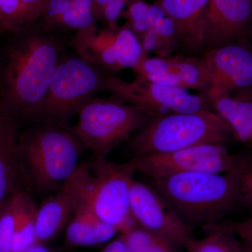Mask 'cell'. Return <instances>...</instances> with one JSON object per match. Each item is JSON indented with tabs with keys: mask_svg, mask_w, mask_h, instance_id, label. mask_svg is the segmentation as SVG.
<instances>
[{
	"mask_svg": "<svg viewBox=\"0 0 252 252\" xmlns=\"http://www.w3.org/2000/svg\"><path fill=\"white\" fill-rule=\"evenodd\" d=\"M9 33L0 50V109L14 120L31 119L65 55L67 37L36 23Z\"/></svg>",
	"mask_w": 252,
	"mask_h": 252,
	"instance_id": "cell-1",
	"label": "cell"
},
{
	"mask_svg": "<svg viewBox=\"0 0 252 252\" xmlns=\"http://www.w3.org/2000/svg\"><path fill=\"white\" fill-rule=\"evenodd\" d=\"M180 172L149 178L189 226L217 223L241 203L240 175Z\"/></svg>",
	"mask_w": 252,
	"mask_h": 252,
	"instance_id": "cell-2",
	"label": "cell"
},
{
	"mask_svg": "<svg viewBox=\"0 0 252 252\" xmlns=\"http://www.w3.org/2000/svg\"><path fill=\"white\" fill-rule=\"evenodd\" d=\"M83 144L67 126L39 123L18 138L29 180L41 190H57L79 165Z\"/></svg>",
	"mask_w": 252,
	"mask_h": 252,
	"instance_id": "cell-3",
	"label": "cell"
},
{
	"mask_svg": "<svg viewBox=\"0 0 252 252\" xmlns=\"http://www.w3.org/2000/svg\"><path fill=\"white\" fill-rule=\"evenodd\" d=\"M233 137L215 112L154 115L132 136L129 147L134 157L169 154L204 144H226Z\"/></svg>",
	"mask_w": 252,
	"mask_h": 252,
	"instance_id": "cell-4",
	"label": "cell"
},
{
	"mask_svg": "<svg viewBox=\"0 0 252 252\" xmlns=\"http://www.w3.org/2000/svg\"><path fill=\"white\" fill-rule=\"evenodd\" d=\"M75 126L69 127L95 158H106L123 142H128L154 112L112 96L92 97L81 106Z\"/></svg>",
	"mask_w": 252,
	"mask_h": 252,
	"instance_id": "cell-5",
	"label": "cell"
},
{
	"mask_svg": "<svg viewBox=\"0 0 252 252\" xmlns=\"http://www.w3.org/2000/svg\"><path fill=\"white\" fill-rule=\"evenodd\" d=\"M109 72L78 55H64L31 119L67 126L69 118L77 114L83 104L104 90Z\"/></svg>",
	"mask_w": 252,
	"mask_h": 252,
	"instance_id": "cell-6",
	"label": "cell"
},
{
	"mask_svg": "<svg viewBox=\"0 0 252 252\" xmlns=\"http://www.w3.org/2000/svg\"><path fill=\"white\" fill-rule=\"evenodd\" d=\"M137 171L149 178L180 172L243 174L252 167V154H231L225 144H204L169 154L133 157Z\"/></svg>",
	"mask_w": 252,
	"mask_h": 252,
	"instance_id": "cell-7",
	"label": "cell"
},
{
	"mask_svg": "<svg viewBox=\"0 0 252 252\" xmlns=\"http://www.w3.org/2000/svg\"><path fill=\"white\" fill-rule=\"evenodd\" d=\"M137 171L134 160L117 163L95 158L91 166L88 201L94 213L125 233L137 225L130 213V190Z\"/></svg>",
	"mask_w": 252,
	"mask_h": 252,
	"instance_id": "cell-8",
	"label": "cell"
},
{
	"mask_svg": "<svg viewBox=\"0 0 252 252\" xmlns=\"http://www.w3.org/2000/svg\"><path fill=\"white\" fill-rule=\"evenodd\" d=\"M67 46L87 62L109 72L135 67L146 57L137 36L124 25L115 29L97 26L75 32Z\"/></svg>",
	"mask_w": 252,
	"mask_h": 252,
	"instance_id": "cell-9",
	"label": "cell"
},
{
	"mask_svg": "<svg viewBox=\"0 0 252 252\" xmlns=\"http://www.w3.org/2000/svg\"><path fill=\"white\" fill-rule=\"evenodd\" d=\"M104 90L124 102L144 107L155 114L165 110L185 114L214 112L206 97L201 94H190L185 89L156 84L138 77L127 81L109 72Z\"/></svg>",
	"mask_w": 252,
	"mask_h": 252,
	"instance_id": "cell-10",
	"label": "cell"
},
{
	"mask_svg": "<svg viewBox=\"0 0 252 252\" xmlns=\"http://www.w3.org/2000/svg\"><path fill=\"white\" fill-rule=\"evenodd\" d=\"M131 216L141 228L176 247L191 240L192 227L185 223L160 193L150 185L134 180L130 190Z\"/></svg>",
	"mask_w": 252,
	"mask_h": 252,
	"instance_id": "cell-11",
	"label": "cell"
},
{
	"mask_svg": "<svg viewBox=\"0 0 252 252\" xmlns=\"http://www.w3.org/2000/svg\"><path fill=\"white\" fill-rule=\"evenodd\" d=\"M200 58L210 83L205 97L252 91V45L250 42L220 46L205 51Z\"/></svg>",
	"mask_w": 252,
	"mask_h": 252,
	"instance_id": "cell-12",
	"label": "cell"
},
{
	"mask_svg": "<svg viewBox=\"0 0 252 252\" xmlns=\"http://www.w3.org/2000/svg\"><path fill=\"white\" fill-rule=\"evenodd\" d=\"M91 165L79 164L54 195L38 207L36 243L46 241L68 224L87 198L91 182Z\"/></svg>",
	"mask_w": 252,
	"mask_h": 252,
	"instance_id": "cell-13",
	"label": "cell"
},
{
	"mask_svg": "<svg viewBox=\"0 0 252 252\" xmlns=\"http://www.w3.org/2000/svg\"><path fill=\"white\" fill-rule=\"evenodd\" d=\"M136 77L162 84L195 91L206 97L210 79L201 59L198 56L172 55L167 58L146 56L132 69Z\"/></svg>",
	"mask_w": 252,
	"mask_h": 252,
	"instance_id": "cell-14",
	"label": "cell"
},
{
	"mask_svg": "<svg viewBox=\"0 0 252 252\" xmlns=\"http://www.w3.org/2000/svg\"><path fill=\"white\" fill-rule=\"evenodd\" d=\"M252 36V0L209 1L203 53L233 43L249 42Z\"/></svg>",
	"mask_w": 252,
	"mask_h": 252,
	"instance_id": "cell-15",
	"label": "cell"
},
{
	"mask_svg": "<svg viewBox=\"0 0 252 252\" xmlns=\"http://www.w3.org/2000/svg\"><path fill=\"white\" fill-rule=\"evenodd\" d=\"M210 0H156L175 23L180 37L176 54L196 56L203 51L205 18Z\"/></svg>",
	"mask_w": 252,
	"mask_h": 252,
	"instance_id": "cell-16",
	"label": "cell"
},
{
	"mask_svg": "<svg viewBox=\"0 0 252 252\" xmlns=\"http://www.w3.org/2000/svg\"><path fill=\"white\" fill-rule=\"evenodd\" d=\"M210 107L229 127L233 137L252 149V91L206 97Z\"/></svg>",
	"mask_w": 252,
	"mask_h": 252,
	"instance_id": "cell-17",
	"label": "cell"
},
{
	"mask_svg": "<svg viewBox=\"0 0 252 252\" xmlns=\"http://www.w3.org/2000/svg\"><path fill=\"white\" fill-rule=\"evenodd\" d=\"M97 22L94 11L79 7L70 0H49L36 24L45 32L63 34L87 29Z\"/></svg>",
	"mask_w": 252,
	"mask_h": 252,
	"instance_id": "cell-18",
	"label": "cell"
},
{
	"mask_svg": "<svg viewBox=\"0 0 252 252\" xmlns=\"http://www.w3.org/2000/svg\"><path fill=\"white\" fill-rule=\"evenodd\" d=\"M117 232L94 213L86 198L68 223L66 237L72 245L92 246L109 241Z\"/></svg>",
	"mask_w": 252,
	"mask_h": 252,
	"instance_id": "cell-19",
	"label": "cell"
},
{
	"mask_svg": "<svg viewBox=\"0 0 252 252\" xmlns=\"http://www.w3.org/2000/svg\"><path fill=\"white\" fill-rule=\"evenodd\" d=\"M37 211L38 207L31 195L25 190H21L11 252H25L37 243Z\"/></svg>",
	"mask_w": 252,
	"mask_h": 252,
	"instance_id": "cell-20",
	"label": "cell"
},
{
	"mask_svg": "<svg viewBox=\"0 0 252 252\" xmlns=\"http://www.w3.org/2000/svg\"><path fill=\"white\" fill-rule=\"evenodd\" d=\"M211 233L200 240H190L187 252H243V244L238 243L235 235L217 228H207Z\"/></svg>",
	"mask_w": 252,
	"mask_h": 252,
	"instance_id": "cell-21",
	"label": "cell"
},
{
	"mask_svg": "<svg viewBox=\"0 0 252 252\" xmlns=\"http://www.w3.org/2000/svg\"><path fill=\"white\" fill-rule=\"evenodd\" d=\"M122 238L133 252H177L173 244L137 225L123 233Z\"/></svg>",
	"mask_w": 252,
	"mask_h": 252,
	"instance_id": "cell-22",
	"label": "cell"
},
{
	"mask_svg": "<svg viewBox=\"0 0 252 252\" xmlns=\"http://www.w3.org/2000/svg\"><path fill=\"white\" fill-rule=\"evenodd\" d=\"M21 191L13 194L0 205V252H11Z\"/></svg>",
	"mask_w": 252,
	"mask_h": 252,
	"instance_id": "cell-23",
	"label": "cell"
},
{
	"mask_svg": "<svg viewBox=\"0 0 252 252\" xmlns=\"http://www.w3.org/2000/svg\"><path fill=\"white\" fill-rule=\"evenodd\" d=\"M158 39L157 57L167 58L178 52L180 37L175 23L171 18L165 17L160 19L153 28Z\"/></svg>",
	"mask_w": 252,
	"mask_h": 252,
	"instance_id": "cell-24",
	"label": "cell"
},
{
	"mask_svg": "<svg viewBox=\"0 0 252 252\" xmlns=\"http://www.w3.org/2000/svg\"><path fill=\"white\" fill-rule=\"evenodd\" d=\"M149 6L144 0H132L127 4V9L123 11L122 16L127 20L126 26L137 39L151 29L148 21Z\"/></svg>",
	"mask_w": 252,
	"mask_h": 252,
	"instance_id": "cell-25",
	"label": "cell"
},
{
	"mask_svg": "<svg viewBox=\"0 0 252 252\" xmlns=\"http://www.w3.org/2000/svg\"><path fill=\"white\" fill-rule=\"evenodd\" d=\"M16 121L0 109V167L9 158L17 142Z\"/></svg>",
	"mask_w": 252,
	"mask_h": 252,
	"instance_id": "cell-26",
	"label": "cell"
},
{
	"mask_svg": "<svg viewBox=\"0 0 252 252\" xmlns=\"http://www.w3.org/2000/svg\"><path fill=\"white\" fill-rule=\"evenodd\" d=\"M0 34L23 30L21 21V0H0Z\"/></svg>",
	"mask_w": 252,
	"mask_h": 252,
	"instance_id": "cell-27",
	"label": "cell"
},
{
	"mask_svg": "<svg viewBox=\"0 0 252 252\" xmlns=\"http://www.w3.org/2000/svg\"><path fill=\"white\" fill-rule=\"evenodd\" d=\"M206 227L217 228L236 235L242 240L243 245L252 248V215L250 218L240 221L215 223L207 225Z\"/></svg>",
	"mask_w": 252,
	"mask_h": 252,
	"instance_id": "cell-28",
	"label": "cell"
},
{
	"mask_svg": "<svg viewBox=\"0 0 252 252\" xmlns=\"http://www.w3.org/2000/svg\"><path fill=\"white\" fill-rule=\"evenodd\" d=\"M128 4L127 0H112L101 13L99 21H103L107 27L115 29L118 28L117 22L122 16L124 7Z\"/></svg>",
	"mask_w": 252,
	"mask_h": 252,
	"instance_id": "cell-29",
	"label": "cell"
},
{
	"mask_svg": "<svg viewBox=\"0 0 252 252\" xmlns=\"http://www.w3.org/2000/svg\"><path fill=\"white\" fill-rule=\"evenodd\" d=\"M240 195L243 203L252 215V167L240 175Z\"/></svg>",
	"mask_w": 252,
	"mask_h": 252,
	"instance_id": "cell-30",
	"label": "cell"
},
{
	"mask_svg": "<svg viewBox=\"0 0 252 252\" xmlns=\"http://www.w3.org/2000/svg\"><path fill=\"white\" fill-rule=\"evenodd\" d=\"M140 41L141 47L146 56H148L149 54L154 53L157 54L158 47V39L157 34L153 29H150L147 32L144 33L143 35L140 36L138 39Z\"/></svg>",
	"mask_w": 252,
	"mask_h": 252,
	"instance_id": "cell-31",
	"label": "cell"
},
{
	"mask_svg": "<svg viewBox=\"0 0 252 252\" xmlns=\"http://www.w3.org/2000/svg\"><path fill=\"white\" fill-rule=\"evenodd\" d=\"M166 16L165 11L162 9L160 5L154 3V4L149 5L148 9V21L151 29L155 27L157 23Z\"/></svg>",
	"mask_w": 252,
	"mask_h": 252,
	"instance_id": "cell-32",
	"label": "cell"
},
{
	"mask_svg": "<svg viewBox=\"0 0 252 252\" xmlns=\"http://www.w3.org/2000/svg\"><path fill=\"white\" fill-rule=\"evenodd\" d=\"M103 252H133L127 246L124 239L122 238L114 240L109 243L107 248L104 249Z\"/></svg>",
	"mask_w": 252,
	"mask_h": 252,
	"instance_id": "cell-33",
	"label": "cell"
},
{
	"mask_svg": "<svg viewBox=\"0 0 252 252\" xmlns=\"http://www.w3.org/2000/svg\"><path fill=\"white\" fill-rule=\"evenodd\" d=\"M70 1H72L73 4L79 6V7L94 11V15H95L94 0H70Z\"/></svg>",
	"mask_w": 252,
	"mask_h": 252,
	"instance_id": "cell-34",
	"label": "cell"
},
{
	"mask_svg": "<svg viewBox=\"0 0 252 252\" xmlns=\"http://www.w3.org/2000/svg\"><path fill=\"white\" fill-rule=\"evenodd\" d=\"M112 1V0H94V7H95V16L97 21H99L102 10Z\"/></svg>",
	"mask_w": 252,
	"mask_h": 252,
	"instance_id": "cell-35",
	"label": "cell"
},
{
	"mask_svg": "<svg viewBox=\"0 0 252 252\" xmlns=\"http://www.w3.org/2000/svg\"><path fill=\"white\" fill-rule=\"evenodd\" d=\"M243 252H252V248H249L246 245H243Z\"/></svg>",
	"mask_w": 252,
	"mask_h": 252,
	"instance_id": "cell-36",
	"label": "cell"
},
{
	"mask_svg": "<svg viewBox=\"0 0 252 252\" xmlns=\"http://www.w3.org/2000/svg\"><path fill=\"white\" fill-rule=\"evenodd\" d=\"M1 4H0V23H1Z\"/></svg>",
	"mask_w": 252,
	"mask_h": 252,
	"instance_id": "cell-37",
	"label": "cell"
},
{
	"mask_svg": "<svg viewBox=\"0 0 252 252\" xmlns=\"http://www.w3.org/2000/svg\"><path fill=\"white\" fill-rule=\"evenodd\" d=\"M128 1V3L130 2V1H132V0H127Z\"/></svg>",
	"mask_w": 252,
	"mask_h": 252,
	"instance_id": "cell-38",
	"label": "cell"
},
{
	"mask_svg": "<svg viewBox=\"0 0 252 252\" xmlns=\"http://www.w3.org/2000/svg\"></svg>",
	"mask_w": 252,
	"mask_h": 252,
	"instance_id": "cell-39",
	"label": "cell"
}]
</instances>
